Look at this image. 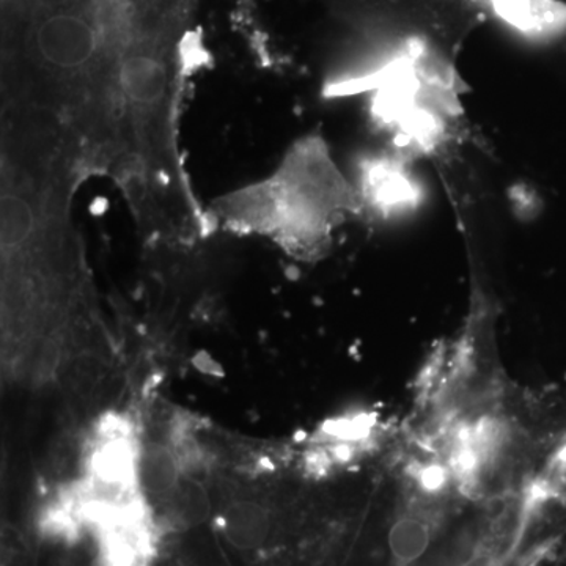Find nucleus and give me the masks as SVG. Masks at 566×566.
Returning a JSON list of instances; mask_svg holds the SVG:
<instances>
[{
    "label": "nucleus",
    "instance_id": "2",
    "mask_svg": "<svg viewBox=\"0 0 566 566\" xmlns=\"http://www.w3.org/2000/svg\"><path fill=\"white\" fill-rule=\"evenodd\" d=\"M222 527L223 534L238 549L255 551L266 542L271 520L262 505L255 502H238L227 510Z\"/></svg>",
    "mask_w": 566,
    "mask_h": 566
},
{
    "label": "nucleus",
    "instance_id": "1",
    "mask_svg": "<svg viewBox=\"0 0 566 566\" xmlns=\"http://www.w3.org/2000/svg\"><path fill=\"white\" fill-rule=\"evenodd\" d=\"M360 211L359 193L322 137L296 142L268 180L232 193L218 212L240 229L271 234L296 253H316L335 227Z\"/></svg>",
    "mask_w": 566,
    "mask_h": 566
},
{
    "label": "nucleus",
    "instance_id": "3",
    "mask_svg": "<svg viewBox=\"0 0 566 566\" xmlns=\"http://www.w3.org/2000/svg\"><path fill=\"white\" fill-rule=\"evenodd\" d=\"M142 480L151 494L169 497L180 483L177 461L170 450L164 449V447L148 450L144 463H142Z\"/></svg>",
    "mask_w": 566,
    "mask_h": 566
},
{
    "label": "nucleus",
    "instance_id": "4",
    "mask_svg": "<svg viewBox=\"0 0 566 566\" xmlns=\"http://www.w3.org/2000/svg\"><path fill=\"white\" fill-rule=\"evenodd\" d=\"M167 499H169L170 512L181 523H197L207 513V495L197 483H178Z\"/></svg>",
    "mask_w": 566,
    "mask_h": 566
}]
</instances>
